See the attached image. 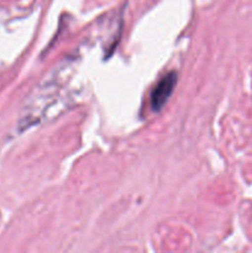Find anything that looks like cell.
I'll return each instance as SVG.
<instances>
[{
  "instance_id": "cell-1",
  "label": "cell",
  "mask_w": 252,
  "mask_h": 253,
  "mask_svg": "<svg viewBox=\"0 0 252 253\" xmlns=\"http://www.w3.org/2000/svg\"><path fill=\"white\" fill-rule=\"evenodd\" d=\"M177 84V73L169 72L166 74L153 88L151 93V106L155 111H160L172 95Z\"/></svg>"
}]
</instances>
